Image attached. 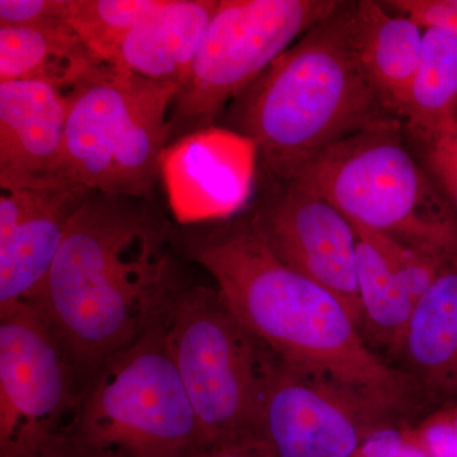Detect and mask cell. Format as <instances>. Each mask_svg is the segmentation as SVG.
<instances>
[{
	"instance_id": "obj_1",
	"label": "cell",
	"mask_w": 457,
	"mask_h": 457,
	"mask_svg": "<svg viewBox=\"0 0 457 457\" xmlns=\"http://www.w3.org/2000/svg\"><path fill=\"white\" fill-rule=\"evenodd\" d=\"M170 228L140 198L88 192L32 305L84 381L162 320L186 285Z\"/></svg>"
},
{
	"instance_id": "obj_2",
	"label": "cell",
	"mask_w": 457,
	"mask_h": 457,
	"mask_svg": "<svg viewBox=\"0 0 457 457\" xmlns=\"http://www.w3.org/2000/svg\"><path fill=\"white\" fill-rule=\"evenodd\" d=\"M228 308L279 360L407 407L411 381L376 356L345 306L270 251L249 212L189 240Z\"/></svg>"
},
{
	"instance_id": "obj_3",
	"label": "cell",
	"mask_w": 457,
	"mask_h": 457,
	"mask_svg": "<svg viewBox=\"0 0 457 457\" xmlns=\"http://www.w3.org/2000/svg\"><path fill=\"white\" fill-rule=\"evenodd\" d=\"M356 8L339 2L222 114L221 128L254 144L266 179H288L360 132L402 126L361 59Z\"/></svg>"
},
{
	"instance_id": "obj_4",
	"label": "cell",
	"mask_w": 457,
	"mask_h": 457,
	"mask_svg": "<svg viewBox=\"0 0 457 457\" xmlns=\"http://www.w3.org/2000/svg\"><path fill=\"white\" fill-rule=\"evenodd\" d=\"M179 87L106 66L66 93L62 185L95 194L152 201L170 144Z\"/></svg>"
},
{
	"instance_id": "obj_5",
	"label": "cell",
	"mask_w": 457,
	"mask_h": 457,
	"mask_svg": "<svg viewBox=\"0 0 457 457\" xmlns=\"http://www.w3.org/2000/svg\"><path fill=\"white\" fill-rule=\"evenodd\" d=\"M165 317L90 376L71 437L120 457H196L209 446L174 366Z\"/></svg>"
},
{
	"instance_id": "obj_6",
	"label": "cell",
	"mask_w": 457,
	"mask_h": 457,
	"mask_svg": "<svg viewBox=\"0 0 457 457\" xmlns=\"http://www.w3.org/2000/svg\"><path fill=\"white\" fill-rule=\"evenodd\" d=\"M399 128L374 129L338 141L279 180L323 197L352 225L438 258L453 245V230Z\"/></svg>"
},
{
	"instance_id": "obj_7",
	"label": "cell",
	"mask_w": 457,
	"mask_h": 457,
	"mask_svg": "<svg viewBox=\"0 0 457 457\" xmlns=\"http://www.w3.org/2000/svg\"><path fill=\"white\" fill-rule=\"evenodd\" d=\"M164 330L209 446L260 433L275 354L237 320L215 286H183Z\"/></svg>"
},
{
	"instance_id": "obj_8",
	"label": "cell",
	"mask_w": 457,
	"mask_h": 457,
	"mask_svg": "<svg viewBox=\"0 0 457 457\" xmlns=\"http://www.w3.org/2000/svg\"><path fill=\"white\" fill-rule=\"evenodd\" d=\"M338 4L335 0H220L171 104L170 144L218 125L228 104Z\"/></svg>"
},
{
	"instance_id": "obj_9",
	"label": "cell",
	"mask_w": 457,
	"mask_h": 457,
	"mask_svg": "<svg viewBox=\"0 0 457 457\" xmlns=\"http://www.w3.org/2000/svg\"><path fill=\"white\" fill-rule=\"evenodd\" d=\"M86 381L29 303L0 311V457H40L73 429Z\"/></svg>"
},
{
	"instance_id": "obj_10",
	"label": "cell",
	"mask_w": 457,
	"mask_h": 457,
	"mask_svg": "<svg viewBox=\"0 0 457 457\" xmlns=\"http://www.w3.org/2000/svg\"><path fill=\"white\" fill-rule=\"evenodd\" d=\"M403 411L392 400L275 356L260 435L275 457H354Z\"/></svg>"
},
{
	"instance_id": "obj_11",
	"label": "cell",
	"mask_w": 457,
	"mask_h": 457,
	"mask_svg": "<svg viewBox=\"0 0 457 457\" xmlns=\"http://www.w3.org/2000/svg\"><path fill=\"white\" fill-rule=\"evenodd\" d=\"M263 179L249 212L262 239L278 261L338 297L361 329L353 225L323 197L290 180Z\"/></svg>"
},
{
	"instance_id": "obj_12",
	"label": "cell",
	"mask_w": 457,
	"mask_h": 457,
	"mask_svg": "<svg viewBox=\"0 0 457 457\" xmlns=\"http://www.w3.org/2000/svg\"><path fill=\"white\" fill-rule=\"evenodd\" d=\"M257 170L254 144L216 125L165 149L161 182L176 220L196 227L227 221L245 209Z\"/></svg>"
},
{
	"instance_id": "obj_13",
	"label": "cell",
	"mask_w": 457,
	"mask_h": 457,
	"mask_svg": "<svg viewBox=\"0 0 457 457\" xmlns=\"http://www.w3.org/2000/svg\"><path fill=\"white\" fill-rule=\"evenodd\" d=\"M87 194L69 186L2 188L0 311L36 299Z\"/></svg>"
},
{
	"instance_id": "obj_14",
	"label": "cell",
	"mask_w": 457,
	"mask_h": 457,
	"mask_svg": "<svg viewBox=\"0 0 457 457\" xmlns=\"http://www.w3.org/2000/svg\"><path fill=\"white\" fill-rule=\"evenodd\" d=\"M68 97L40 82L0 83V187L60 182Z\"/></svg>"
},
{
	"instance_id": "obj_15",
	"label": "cell",
	"mask_w": 457,
	"mask_h": 457,
	"mask_svg": "<svg viewBox=\"0 0 457 457\" xmlns=\"http://www.w3.org/2000/svg\"><path fill=\"white\" fill-rule=\"evenodd\" d=\"M220 0H163L123 38L111 68L180 87Z\"/></svg>"
},
{
	"instance_id": "obj_16",
	"label": "cell",
	"mask_w": 457,
	"mask_h": 457,
	"mask_svg": "<svg viewBox=\"0 0 457 457\" xmlns=\"http://www.w3.org/2000/svg\"><path fill=\"white\" fill-rule=\"evenodd\" d=\"M106 66L65 21L0 26V83L40 82L69 93Z\"/></svg>"
},
{
	"instance_id": "obj_17",
	"label": "cell",
	"mask_w": 457,
	"mask_h": 457,
	"mask_svg": "<svg viewBox=\"0 0 457 457\" xmlns=\"http://www.w3.org/2000/svg\"><path fill=\"white\" fill-rule=\"evenodd\" d=\"M356 18L363 65L387 106L403 120L422 59L425 29L372 0L357 2Z\"/></svg>"
},
{
	"instance_id": "obj_18",
	"label": "cell",
	"mask_w": 457,
	"mask_h": 457,
	"mask_svg": "<svg viewBox=\"0 0 457 457\" xmlns=\"http://www.w3.org/2000/svg\"><path fill=\"white\" fill-rule=\"evenodd\" d=\"M403 351L429 387L451 392L457 366V270H442L418 300Z\"/></svg>"
},
{
	"instance_id": "obj_19",
	"label": "cell",
	"mask_w": 457,
	"mask_h": 457,
	"mask_svg": "<svg viewBox=\"0 0 457 457\" xmlns=\"http://www.w3.org/2000/svg\"><path fill=\"white\" fill-rule=\"evenodd\" d=\"M353 228L362 326L381 345L398 353L404 348L416 302L371 230L359 225H353Z\"/></svg>"
},
{
	"instance_id": "obj_20",
	"label": "cell",
	"mask_w": 457,
	"mask_h": 457,
	"mask_svg": "<svg viewBox=\"0 0 457 457\" xmlns=\"http://www.w3.org/2000/svg\"><path fill=\"white\" fill-rule=\"evenodd\" d=\"M456 117L457 36L429 27L423 35L422 59L403 121L423 141Z\"/></svg>"
},
{
	"instance_id": "obj_21",
	"label": "cell",
	"mask_w": 457,
	"mask_h": 457,
	"mask_svg": "<svg viewBox=\"0 0 457 457\" xmlns=\"http://www.w3.org/2000/svg\"><path fill=\"white\" fill-rule=\"evenodd\" d=\"M163 0H68L64 21L96 56L111 66L123 38Z\"/></svg>"
},
{
	"instance_id": "obj_22",
	"label": "cell",
	"mask_w": 457,
	"mask_h": 457,
	"mask_svg": "<svg viewBox=\"0 0 457 457\" xmlns=\"http://www.w3.org/2000/svg\"><path fill=\"white\" fill-rule=\"evenodd\" d=\"M371 233L385 255L392 262L394 269L398 270L417 303L442 273L438 258L403 245L386 234L375 230H371Z\"/></svg>"
},
{
	"instance_id": "obj_23",
	"label": "cell",
	"mask_w": 457,
	"mask_h": 457,
	"mask_svg": "<svg viewBox=\"0 0 457 457\" xmlns=\"http://www.w3.org/2000/svg\"><path fill=\"white\" fill-rule=\"evenodd\" d=\"M423 141L428 145L429 167L444 183L457 207V120L445 123Z\"/></svg>"
},
{
	"instance_id": "obj_24",
	"label": "cell",
	"mask_w": 457,
	"mask_h": 457,
	"mask_svg": "<svg viewBox=\"0 0 457 457\" xmlns=\"http://www.w3.org/2000/svg\"><path fill=\"white\" fill-rule=\"evenodd\" d=\"M383 4L423 29L437 27L457 36V0H389Z\"/></svg>"
},
{
	"instance_id": "obj_25",
	"label": "cell",
	"mask_w": 457,
	"mask_h": 457,
	"mask_svg": "<svg viewBox=\"0 0 457 457\" xmlns=\"http://www.w3.org/2000/svg\"><path fill=\"white\" fill-rule=\"evenodd\" d=\"M68 0H0V26H32L64 21Z\"/></svg>"
},
{
	"instance_id": "obj_26",
	"label": "cell",
	"mask_w": 457,
	"mask_h": 457,
	"mask_svg": "<svg viewBox=\"0 0 457 457\" xmlns=\"http://www.w3.org/2000/svg\"><path fill=\"white\" fill-rule=\"evenodd\" d=\"M196 457H275L260 433L236 440L218 442L201 451Z\"/></svg>"
},
{
	"instance_id": "obj_27",
	"label": "cell",
	"mask_w": 457,
	"mask_h": 457,
	"mask_svg": "<svg viewBox=\"0 0 457 457\" xmlns=\"http://www.w3.org/2000/svg\"><path fill=\"white\" fill-rule=\"evenodd\" d=\"M41 457H120L110 453V451L96 449L87 446L71 437V435L64 441L60 442L55 447L47 451Z\"/></svg>"
},
{
	"instance_id": "obj_28",
	"label": "cell",
	"mask_w": 457,
	"mask_h": 457,
	"mask_svg": "<svg viewBox=\"0 0 457 457\" xmlns=\"http://www.w3.org/2000/svg\"><path fill=\"white\" fill-rule=\"evenodd\" d=\"M394 457H426V455L422 450L413 445L405 444V446Z\"/></svg>"
},
{
	"instance_id": "obj_29",
	"label": "cell",
	"mask_w": 457,
	"mask_h": 457,
	"mask_svg": "<svg viewBox=\"0 0 457 457\" xmlns=\"http://www.w3.org/2000/svg\"><path fill=\"white\" fill-rule=\"evenodd\" d=\"M450 394L457 396V366L455 370V375H453V386H451Z\"/></svg>"
}]
</instances>
